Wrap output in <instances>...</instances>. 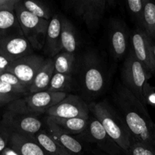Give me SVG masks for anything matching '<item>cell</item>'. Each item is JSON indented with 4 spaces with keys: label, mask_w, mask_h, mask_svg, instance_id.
Masks as SVG:
<instances>
[{
    "label": "cell",
    "mask_w": 155,
    "mask_h": 155,
    "mask_svg": "<svg viewBox=\"0 0 155 155\" xmlns=\"http://www.w3.org/2000/svg\"><path fill=\"white\" fill-rule=\"evenodd\" d=\"M112 98L133 141L155 148V124L145 105L123 84L117 86Z\"/></svg>",
    "instance_id": "1"
},
{
    "label": "cell",
    "mask_w": 155,
    "mask_h": 155,
    "mask_svg": "<svg viewBox=\"0 0 155 155\" xmlns=\"http://www.w3.org/2000/svg\"><path fill=\"white\" fill-rule=\"evenodd\" d=\"M89 107L90 113L101 123L108 136L127 154L133 139L116 108L107 100L90 103Z\"/></svg>",
    "instance_id": "2"
},
{
    "label": "cell",
    "mask_w": 155,
    "mask_h": 155,
    "mask_svg": "<svg viewBox=\"0 0 155 155\" xmlns=\"http://www.w3.org/2000/svg\"><path fill=\"white\" fill-rule=\"evenodd\" d=\"M80 86L88 98L101 95L105 87V74L102 63L97 54L89 51L85 54L80 65Z\"/></svg>",
    "instance_id": "3"
},
{
    "label": "cell",
    "mask_w": 155,
    "mask_h": 155,
    "mask_svg": "<svg viewBox=\"0 0 155 155\" xmlns=\"http://www.w3.org/2000/svg\"><path fill=\"white\" fill-rule=\"evenodd\" d=\"M144 65L136 58L132 48L127 53L121 71L122 84L130 91L144 105H146L145 90L151 77Z\"/></svg>",
    "instance_id": "4"
},
{
    "label": "cell",
    "mask_w": 155,
    "mask_h": 155,
    "mask_svg": "<svg viewBox=\"0 0 155 155\" xmlns=\"http://www.w3.org/2000/svg\"><path fill=\"white\" fill-rule=\"evenodd\" d=\"M69 94L48 91L29 93L9 103L6 110L19 114H45V112L66 98Z\"/></svg>",
    "instance_id": "5"
},
{
    "label": "cell",
    "mask_w": 155,
    "mask_h": 155,
    "mask_svg": "<svg viewBox=\"0 0 155 155\" xmlns=\"http://www.w3.org/2000/svg\"><path fill=\"white\" fill-rule=\"evenodd\" d=\"M15 12L24 36L33 49H42L45 46L49 21L38 18L26 10L21 0L15 5Z\"/></svg>",
    "instance_id": "6"
},
{
    "label": "cell",
    "mask_w": 155,
    "mask_h": 155,
    "mask_svg": "<svg viewBox=\"0 0 155 155\" xmlns=\"http://www.w3.org/2000/svg\"><path fill=\"white\" fill-rule=\"evenodd\" d=\"M107 2L105 0H73L68 7L80 18L89 30H95L103 19Z\"/></svg>",
    "instance_id": "7"
},
{
    "label": "cell",
    "mask_w": 155,
    "mask_h": 155,
    "mask_svg": "<svg viewBox=\"0 0 155 155\" xmlns=\"http://www.w3.org/2000/svg\"><path fill=\"white\" fill-rule=\"evenodd\" d=\"M39 116L5 110L2 117V122L11 133L33 137L42 130V121Z\"/></svg>",
    "instance_id": "8"
},
{
    "label": "cell",
    "mask_w": 155,
    "mask_h": 155,
    "mask_svg": "<svg viewBox=\"0 0 155 155\" xmlns=\"http://www.w3.org/2000/svg\"><path fill=\"white\" fill-rule=\"evenodd\" d=\"M89 104L80 96L68 95L66 98L51 107L45 112V115L60 118H89Z\"/></svg>",
    "instance_id": "9"
},
{
    "label": "cell",
    "mask_w": 155,
    "mask_h": 155,
    "mask_svg": "<svg viewBox=\"0 0 155 155\" xmlns=\"http://www.w3.org/2000/svg\"><path fill=\"white\" fill-rule=\"evenodd\" d=\"M80 136L86 142L95 143L107 154L118 155L124 151L108 136L101 123L95 117H89L86 130Z\"/></svg>",
    "instance_id": "10"
},
{
    "label": "cell",
    "mask_w": 155,
    "mask_h": 155,
    "mask_svg": "<svg viewBox=\"0 0 155 155\" xmlns=\"http://www.w3.org/2000/svg\"><path fill=\"white\" fill-rule=\"evenodd\" d=\"M45 61V59L42 56L32 54L12 62L7 71L16 76L26 87L30 89Z\"/></svg>",
    "instance_id": "11"
},
{
    "label": "cell",
    "mask_w": 155,
    "mask_h": 155,
    "mask_svg": "<svg viewBox=\"0 0 155 155\" xmlns=\"http://www.w3.org/2000/svg\"><path fill=\"white\" fill-rule=\"evenodd\" d=\"M131 48L136 58L144 65L151 75L154 74V66L152 56L153 40L142 28L136 29L131 36Z\"/></svg>",
    "instance_id": "12"
},
{
    "label": "cell",
    "mask_w": 155,
    "mask_h": 155,
    "mask_svg": "<svg viewBox=\"0 0 155 155\" xmlns=\"http://www.w3.org/2000/svg\"><path fill=\"white\" fill-rule=\"evenodd\" d=\"M33 47L24 34H17L0 39V54L13 62L33 54Z\"/></svg>",
    "instance_id": "13"
},
{
    "label": "cell",
    "mask_w": 155,
    "mask_h": 155,
    "mask_svg": "<svg viewBox=\"0 0 155 155\" xmlns=\"http://www.w3.org/2000/svg\"><path fill=\"white\" fill-rule=\"evenodd\" d=\"M129 30L123 21L115 20L110 24L109 33V49L114 58L122 60L127 55Z\"/></svg>",
    "instance_id": "14"
},
{
    "label": "cell",
    "mask_w": 155,
    "mask_h": 155,
    "mask_svg": "<svg viewBox=\"0 0 155 155\" xmlns=\"http://www.w3.org/2000/svg\"><path fill=\"white\" fill-rule=\"evenodd\" d=\"M47 132L50 136L62 147L68 150L71 154H80L83 152V145L80 141L74 138L71 134L64 130L61 127L55 124L50 117L46 116L45 120Z\"/></svg>",
    "instance_id": "15"
},
{
    "label": "cell",
    "mask_w": 155,
    "mask_h": 155,
    "mask_svg": "<svg viewBox=\"0 0 155 155\" xmlns=\"http://www.w3.org/2000/svg\"><path fill=\"white\" fill-rule=\"evenodd\" d=\"M44 50L45 54L51 57H55L61 52V16L60 15H53L49 21Z\"/></svg>",
    "instance_id": "16"
},
{
    "label": "cell",
    "mask_w": 155,
    "mask_h": 155,
    "mask_svg": "<svg viewBox=\"0 0 155 155\" xmlns=\"http://www.w3.org/2000/svg\"><path fill=\"white\" fill-rule=\"evenodd\" d=\"M8 146L20 155H49L37 143L33 136L10 133Z\"/></svg>",
    "instance_id": "17"
},
{
    "label": "cell",
    "mask_w": 155,
    "mask_h": 155,
    "mask_svg": "<svg viewBox=\"0 0 155 155\" xmlns=\"http://www.w3.org/2000/svg\"><path fill=\"white\" fill-rule=\"evenodd\" d=\"M55 73L54 61L51 58L45 59V63L36 74L34 80L29 89L30 93L43 92L48 90L51 78Z\"/></svg>",
    "instance_id": "18"
},
{
    "label": "cell",
    "mask_w": 155,
    "mask_h": 155,
    "mask_svg": "<svg viewBox=\"0 0 155 155\" xmlns=\"http://www.w3.org/2000/svg\"><path fill=\"white\" fill-rule=\"evenodd\" d=\"M17 34H24L15 10H0V39Z\"/></svg>",
    "instance_id": "19"
},
{
    "label": "cell",
    "mask_w": 155,
    "mask_h": 155,
    "mask_svg": "<svg viewBox=\"0 0 155 155\" xmlns=\"http://www.w3.org/2000/svg\"><path fill=\"white\" fill-rule=\"evenodd\" d=\"M62 51L74 54L78 46L77 33L74 26L65 17L61 16Z\"/></svg>",
    "instance_id": "20"
},
{
    "label": "cell",
    "mask_w": 155,
    "mask_h": 155,
    "mask_svg": "<svg viewBox=\"0 0 155 155\" xmlns=\"http://www.w3.org/2000/svg\"><path fill=\"white\" fill-rule=\"evenodd\" d=\"M33 138L37 143L49 155H73L59 143H58L47 132L42 130L36 133Z\"/></svg>",
    "instance_id": "21"
},
{
    "label": "cell",
    "mask_w": 155,
    "mask_h": 155,
    "mask_svg": "<svg viewBox=\"0 0 155 155\" xmlns=\"http://www.w3.org/2000/svg\"><path fill=\"white\" fill-rule=\"evenodd\" d=\"M53 61L55 73L72 76L75 72L77 61L74 54L61 51L54 57Z\"/></svg>",
    "instance_id": "22"
},
{
    "label": "cell",
    "mask_w": 155,
    "mask_h": 155,
    "mask_svg": "<svg viewBox=\"0 0 155 155\" xmlns=\"http://www.w3.org/2000/svg\"><path fill=\"white\" fill-rule=\"evenodd\" d=\"M57 125L73 135H80L86 130L89 119L83 118H60L50 117Z\"/></svg>",
    "instance_id": "23"
},
{
    "label": "cell",
    "mask_w": 155,
    "mask_h": 155,
    "mask_svg": "<svg viewBox=\"0 0 155 155\" xmlns=\"http://www.w3.org/2000/svg\"><path fill=\"white\" fill-rule=\"evenodd\" d=\"M139 27L142 28L154 41L155 33V3L146 1L142 22Z\"/></svg>",
    "instance_id": "24"
},
{
    "label": "cell",
    "mask_w": 155,
    "mask_h": 155,
    "mask_svg": "<svg viewBox=\"0 0 155 155\" xmlns=\"http://www.w3.org/2000/svg\"><path fill=\"white\" fill-rule=\"evenodd\" d=\"M73 86L72 76L54 73L48 88V92L68 93L71 90Z\"/></svg>",
    "instance_id": "25"
},
{
    "label": "cell",
    "mask_w": 155,
    "mask_h": 155,
    "mask_svg": "<svg viewBox=\"0 0 155 155\" xmlns=\"http://www.w3.org/2000/svg\"><path fill=\"white\" fill-rule=\"evenodd\" d=\"M23 7L38 18L50 21L53 17L50 8L42 2L36 0H27L21 1Z\"/></svg>",
    "instance_id": "26"
},
{
    "label": "cell",
    "mask_w": 155,
    "mask_h": 155,
    "mask_svg": "<svg viewBox=\"0 0 155 155\" xmlns=\"http://www.w3.org/2000/svg\"><path fill=\"white\" fill-rule=\"evenodd\" d=\"M145 3L146 0H128L127 2L129 12L132 15L133 19L139 23V27L142 22Z\"/></svg>",
    "instance_id": "27"
},
{
    "label": "cell",
    "mask_w": 155,
    "mask_h": 155,
    "mask_svg": "<svg viewBox=\"0 0 155 155\" xmlns=\"http://www.w3.org/2000/svg\"><path fill=\"white\" fill-rule=\"evenodd\" d=\"M127 155H155V148L148 144L133 141Z\"/></svg>",
    "instance_id": "28"
},
{
    "label": "cell",
    "mask_w": 155,
    "mask_h": 155,
    "mask_svg": "<svg viewBox=\"0 0 155 155\" xmlns=\"http://www.w3.org/2000/svg\"><path fill=\"white\" fill-rule=\"evenodd\" d=\"M0 81L3 82V83H8L9 85L15 86V87L18 88L22 90H25L29 92L28 88L26 87L19 80L18 77L15 75H14L12 73L8 72V71H3V72H0Z\"/></svg>",
    "instance_id": "29"
},
{
    "label": "cell",
    "mask_w": 155,
    "mask_h": 155,
    "mask_svg": "<svg viewBox=\"0 0 155 155\" xmlns=\"http://www.w3.org/2000/svg\"><path fill=\"white\" fill-rule=\"evenodd\" d=\"M0 93L20 98H22L24 95H28L30 92H27V91L20 89L18 88L12 86V85H9L8 83L0 81Z\"/></svg>",
    "instance_id": "30"
},
{
    "label": "cell",
    "mask_w": 155,
    "mask_h": 155,
    "mask_svg": "<svg viewBox=\"0 0 155 155\" xmlns=\"http://www.w3.org/2000/svg\"><path fill=\"white\" fill-rule=\"evenodd\" d=\"M10 132L6 129L0 119V153L8 146Z\"/></svg>",
    "instance_id": "31"
},
{
    "label": "cell",
    "mask_w": 155,
    "mask_h": 155,
    "mask_svg": "<svg viewBox=\"0 0 155 155\" xmlns=\"http://www.w3.org/2000/svg\"><path fill=\"white\" fill-rule=\"evenodd\" d=\"M19 0H0V10L10 9L15 10V5Z\"/></svg>",
    "instance_id": "32"
},
{
    "label": "cell",
    "mask_w": 155,
    "mask_h": 155,
    "mask_svg": "<svg viewBox=\"0 0 155 155\" xmlns=\"http://www.w3.org/2000/svg\"><path fill=\"white\" fill-rule=\"evenodd\" d=\"M16 99H18V98H16V97L11 96V95H7L0 93V107H2V106L3 105H5V104L8 105L9 103L15 101V100Z\"/></svg>",
    "instance_id": "33"
},
{
    "label": "cell",
    "mask_w": 155,
    "mask_h": 155,
    "mask_svg": "<svg viewBox=\"0 0 155 155\" xmlns=\"http://www.w3.org/2000/svg\"><path fill=\"white\" fill-rule=\"evenodd\" d=\"M12 61L0 54V72L6 71L10 66Z\"/></svg>",
    "instance_id": "34"
},
{
    "label": "cell",
    "mask_w": 155,
    "mask_h": 155,
    "mask_svg": "<svg viewBox=\"0 0 155 155\" xmlns=\"http://www.w3.org/2000/svg\"><path fill=\"white\" fill-rule=\"evenodd\" d=\"M0 155H20L15 151V149H13L11 147L8 146L7 148H5L1 153H0Z\"/></svg>",
    "instance_id": "35"
},
{
    "label": "cell",
    "mask_w": 155,
    "mask_h": 155,
    "mask_svg": "<svg viewBox=\"0 0 155 155\" xmlns=\"http://www.w3.org/2000/svg\"><path fill=\"white\" fill-rule=\"evenodd\" d=\"M152 56H153V61H154V74H155V42L154 41H153L152 42Z\"/></svg>",
    "instance_id": "36"
},
{
    "label": "cell",
    "mask_w": 155,
    "mask_h": 155,
    "mask_svg": "<svg viewBox=\"0 0 155 155\" xmlns=\"http://www.w3.org/2000/svg\"><path fill=\"white\" fill-rule=\"evenodd\" d=\"M154 42H155V33H154Z\"/></svg>",
    "instance_id": "37"
},
{
    "label": "cell",
    "mask_w": 155,
    "mask_h": 155,
    "mask_svg": "<svg viewBox=\"0 0 155 155\" xmlns=\"http://www.w3.org/2000/svg\"><path fill=\"white\" fill-rule=\"evenodd\" d=\"M98 155H110V154H98Z\"/></svg>",
    "instance_id": "38"
}]
</instances>
